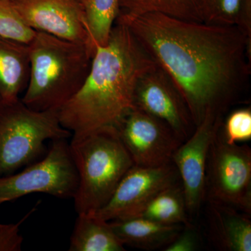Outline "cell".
Returning a JSON list of instances; mask_svg holds the SVG:
<instances>
[{
	"mask_svg": "<svg viewBox=\"0 0 251 251\" xmlns=\"http://www.w3.org/2000/svg\"><path fill=\"white\" fill-rule=\"evenodd\" d=\"M117 21L171 77L196 126L208 112L224 116L249 87L251 43L237 25L185 21L159 13L120 12Z\"/></svg>",
	"mask_w": 251,
	"mask_h": 251,
	"instance_id": "1",
	"label": "cell"
},
{
	"mask_svg": "<svg viewBox=\"0 0 251 251\" xmlns=\"http://www.w3.org/2000/svg\"><path fill=\"white\" fill-rule=\"evenodd\" d=\"M156 63L125 24L115 21L105 45L97 46L83 85L59 109L73 136L115 127L133 105L140 77Z\"/></svg>",
	"mask_w": 251,
	"mask_h": 251,
	"instance_id": "2",
	"label": "cell"
},
{
	"mask_svg": "<svg viewBox=\"0 0 251 251\" xmlns=\"http://www.w3.org/2000/svg\"><path fill=\"white\" fill-rule=\"evenodd\" d=\"M30 70L21 99L36 111L59 110L85 82L94 52L83 44L41 31L28 44Z\"/></svg>",
	"mask_w": 251,
	"mask_h": 251,
	"instance_id": "3",
	"label": "cell"
},
{
	"mask_svg": "<svg viewBox=\"0 0 251 251\" xmlns=\"http://www.w3.org/2000/svg\"><path fill=\"white\" fill-rule=\"evenodd\" d=\"M69 144L79 178L74 198L75 211L96 214L110 201L134 163L114 127L73 136Z\"/></svg>",
	"mask_w": 251,
	"mask_h": 251,
	"instance_id": "4",
	"label": "cell"
},
{
	"mask_svg": "<svg viewBox=\"0 0 251 251\" xmlns=\"http://www.w3.org/2000/svg\"><path fill=\"white\" fill-rule=\"evenodd\" d=\"M58 110L36 111L20 99L0 105V177L35 162L46 140L72 136L61 125Z\"/></svg>",
	"mask_w": 251,
	"mask_h": 251,
	"instance_id": "5",
	"label": "cell"
},
{
	"mask_svg": "<svg viewBox=\"0 0 251 251\" xmlns=\"http://www.w3.org/2000/svg\"><path fill=\"white\" fill-rule=\"evenodd\" d=\"M79 178L67 139L52 140L44 159L18 174L0 177V204L34 193L61 199L75 197Z\"/></svg>",
	"mask_w": 251,
	"mask_h": 251,
	"instance_id": "6",
	"label": "cell"
},
{
	"mask_svg": "<svg viewBox=\"0 0 251 251\" xmlns=\"http://www.w3.org/2000/svg\"><path fill=\"white\" fill-rule=\"evenodd\" d=\"M205 201L251 215V150L229 145L221 127L211 143L206 163Z\"/></svg>",
	"mask_w": 251,
	"mask_h": 251,
	"instance_id": "7",
	"label": "cell"
},
{
	"mask_svg": "<svg viewBox=\"0 0 251 251\" xmlns=\"http://www.w3.org/2000/svg\"><path fill=\"white\" fill-rule=\"evenodd\" d=\"M115 128L138 166L159 167L171 163L175 150L183 143L166 123L135 107Z\"/></svg>",
	"mask_w": 251,
	"mask_h": 251,
	"instance_id": "8",
	"label": "cell"
},
{
	"mask_svg": "<svg viewBox=\"0 0 251 251\" xmlns=\"http://www.w3.org/2000/svg\"><path fill=\"white\" fill-rule=\"evenodd\" d=\"M223 122L222 115L208 112L172 157V162L179 174L189 216L197 214L205 201L208 154Z\"/></svg>",
	"mask_w": 251,
	"mask_h": 251,
	"instance_id": "9",
	"label": "cell"
},
{
	"mask_svg": "<svg viewBox=\"0 0 251 251\" xmlns=\"http://www.w3.org/2000/svg\"><path fill=\"white\" fill-rule=\"evenodd\" d=\"M179 182V174L173 162L159 167L133 165L110 201L94 214L106 221L135 217L158 193Z\"/></svg>",
	"mask_w": 251,
	"mask_h": 251,
	"instance_id": "10",
	"label": "cell"
},
{
	"mask_svg": "<svg viewBox=\"0 0 251 251\" xmlns=\"http://www.w3.org/2000/svg\"><path fill=\"white\" fill-rule=\"evenodd\" d=\"M133 105L166 123L182 142L189 138L196 128L179 89L157 64L138 80Z\"/></svg>",
	"mask_w": 251,
	"mask_h": 251,
	"instance_id": "11",
	"label": "cell"
},
{
	"mask_svg": "<svg viewBox=\"0 0 251 251\" xmlns=\"http://www.w3.org/2000/svg\"><path fill=\"white\" fill-rule=\"evenodd\" d=\"M28 25L59 39L83 44L95 53L83 5L76 0H10Z\"/></svg>",
	"mask_w": 251,
	"mask_h": 251,
	"instance_id": "12",
	"label": "cell"
},
{
	"mask_svg": "<svg viewBox=\"0 0 251 251\" xmlns=\"http://www.w3.org/2000/svg\"><path fill=\"white\" fill-rule=\"evenodd\" d=\"M206 201L208 237L214 247L225 251H251V215L221 203Z\"/></svg>",
	"mask_w": 251,
	"mask_h": 251,
	"instance_id": "13",
	"label": "cell"
},
{
	"mask_svg": "<svg viewBox=\"0 0 251 251\" xmlns=\"http://www.w3.org/2000/svg\"><path fill=\"white\" fill-rule=\"evenodd\" d=\"M108 222L124 245L145 251L163 250L184 227L182 225L160 224L140 216Z\"/></svg>",
	"mask_w": 251,
	"mask_h": 251,
	"instance_id": "14",
	"label": "cell"
},
{
	"mask_svg": "<svg viewBox=\"0 0 251 251\" xmlns=\"http://www.w3.org/2000/svg\"><path fill=\"white\" fill-rule=\"evenodd\" d=\"M29 70V46L0 38V105L19 99L27 88Z\"/></svg>",
	"mask_w": 251,
	"mask_h": 251,
	"instance_id": "15",
	"label": "cell"
},
{
	"mask_svg": "<svg viewBox=\"0 0 251 251\" xmlns=\"http://www.w3.org/2000/svg\"><path fill=\"white\" fill-rule=\"evenodd\" d=\"M69 251H124L108 221L94 214H77Z\"/></svg>",
	"mask_w": 251,
	"mask_h": 251,
	"instance_id": "16",
	"label": "cell"
},
{
	"mask_svg": "<svg viewBox=\"0 0 251 251\" xmlns=\"http://www.w3.org/2000/svg\"><path fill=\"white\" fill-rule=\"evenodd\" d=\"M138 216L163 224L191 225L181 182L158 193Z\"/></svg>",
	"mask_w": 251,
	"mask_h": 251,
	"instance_id": "17",
	"label": "cell"
},
{
	"mask_svg": "<svg viewBox=\"0 0 251 251\" xmlns=\"http://www.w3.org/2000/svg\"><path fill=\"white\" fill-rule=\"evenodd\" d=\"M120 12L159 13L185 21L204 22V0H119Z\"/></svg>",
	"mask_w": 251,
	"mask_h": 251,
	"instance_id": "18",
	"label": "cell"
},
{
	"mask_svg": "<svg viewBox=\"0 0 251 251\" xmlns=\"http://www.w3.org/2000/svg\"><path fill=\"white\" fill-rule=\"evenodd\" d=\"M83 8L94 47L105 45L120 14L119 0H85Z\"/></svg>",
	"mask_w": 251,
	"mask_h": 251,
	"instance_id": "19",
	"label": "cell"
},
{
	"mask_svg": "<svg viewBox=\"0 0 251 251\" xmlns=\"http://www.w3.org/2000/svg\"><path fill=\"white\" fill-rule=\"evenodd\" d=\"M35 34L10 0H0V38L28 45Z\"/></svg>",
	"mask_w": 251,
	"mask_h": 251,
	"instance_id": "20",
	"label": "cell"
},
{
	"mask_svg": "<svg viewBox=\"0 0 251 251\" xmlns=\"http://www.w3.org/2000/svg\"><path fill=\"white\" fill-rule=\"evenodd\" d=\"M222 133L229 145L251 139V109L250 107L237 109L231 112L223 122Z\"/></svg>",
	"mask_w": 251,
	"mask_h": 251,
	"instance_id": "21",
	"label": "cell"
},
{
	"mask_svg": "<svg viewBox=\"0 0 251 251\" xmlns=\"http://www.w3.org/2000/svg\"><path fill=\"white\" fill-rule=\"evenodd\" d=\"M239 0H204V22L237 25Z\"/></svg>",
	"mask_w": 251,
	"mask_h": 251,
	"instance_id": "22",
	"label": "cell"
},
{
	"mask_svg": "<svg viewBox=\"0 0 251 251\" xmlns=\"http://www.w3.org/2000/svg\"><path fill=\"white\" fill-rule=\"evenodd\" d=\"M17 224H0V251H21L23 237L20 233V226L24 220Z\"/></svg>",
	"mask_w": 251,
	"mask_h": 251,
	"instance_id": "23",
	"label": "cell"
},
{
	"mask_svg": "<svg viewBox=\"0 0 251 251\" xmlns=\"http://www.w3.org/2000/svg\"><path fill=\"white\" fill-rule=\"evenodd\" d=\"M199 244L198 232L191 224L184 226L177 237L162 251H195L198 250Z\"/></svg>",
	"mask_w": 251,
	"mask_h": 251,
	"instance_id": "24",
	"label": "cell"
},
{
	"mask_svg": "<svg viewBox=\"0 0 251 251\" xmlns=\"http://www.w3.org/2000/svg\"><path fill=\"white\" fill-rule=\"evenodd\" d=\"M237 26L251 43V0H239Z\"/></svg>",
	"mask_w": 251,
	"mask_h": 251,
	"instance_id": "25",
	"label": "cell"
},
{
	"mask_svg": "<svg viewBox=\"0 0 251 251\" xmlns=\"http://www.w3.org/2000/svg\"><path fill=\"white\" fill-rule=\"evenodd\" d=\"M76 1H78V2L81 3L82 5H83L84 1H85V0H76Z\"/></svg>",
	"mask_w": 251,
	"mask_h": 251,
	"instance_id": "26",
	"label": "cell"
}]
</instances>
